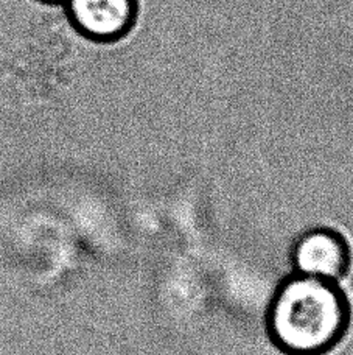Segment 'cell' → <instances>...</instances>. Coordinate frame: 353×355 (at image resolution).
<instances>
[{
    "mask_svg": "<svg viewBox=\"0 0 353 355\" xmlns=\"http://www.w3.org/2000/svg\"><path fill=\"white\" fill-rule=\"evenodd\" d=\"M352 309L344 291L330 279L302 276L277 295L271 331L277 345L293 355H319L344 340Z\"/></svg>",
    "mask_w": 353,
    "mask_h": 355,
    "instance_id": "1",
    "label": "cell"
},
{
    "mask_svg": "<svg viewBox=\"0 0 353 355\" xmlns=\"http://www.w3.org/2000/svg\"><path fill=\"white\" fill-rule=\"evenodd\" d=\"M67 17L78 35L97 44H114L136 28L138 0H66Z\"/></svg>",
    "mask_w": 353,
    "mask_h": 355,
    "instance_id": "2",
    "label": "cell"
},
{
    "mask_svg": "<svg viewBox=\"0 0 353 355\" xmlns=\"http://www.w3.org/2000/svg\"><path fill=\"white\" fill-rule=\"evenodd\" d=\"M296 263L307 276L339 279L347 275L352 250L341 234L316 231L304 237L296 250Z\"/></svg>",
    "mask_w": 353,
    "mask_h": 355,
    "instance_id": "3",
    "label": "cell"
},
{
    "mask_svg": "<svg viewBox=\"0 0 353 355\" xmlns=\"http://www.w3.org/2000/svg\"><path fill=\"white\" fill-rule=\"evenodd\" d=\"M44 3H50V5H58V3H64L66 0H41Z\"/></svg>",
    "mask_w": 353,
    "mask_h": 355,
    "instance_id": "4",
    "label": "cell"
}]
</instances>
